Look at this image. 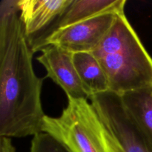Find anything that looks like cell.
Masks as SVG:
<instances>
[{
	"label": "cell",
	"instance_id": "cell-1",
	"mask_svg": "<svg viewBox=\"0 0 152 152\" xmlns=\"http://www.w3.org/2000/svg\"><path fill=\"white\" fill-rule=\"evenodd\" d=\"M21 22L17 0L0 4V137L22 138L42 132L43 80Z\"/></svg>",
	"mask_w": 152,
	"mask_h": 152
},
{
	"label": "cell",
	"instance_id": "cell-2",
	"mask_svg": "<svg viewBox=\"0 0 152 152\" xmlns=\"http://www.w3.org/2000/svg\"><path fill=\"white\" fill-rule=\"evenodd\" d=\"M92 53L108 77L110 91L122 95L152 86V57L125 12L117 14L111 31Z\"/></svg>",
	"mask_w": 152,
	"mask_h": 152
},
{
	"label": "cell",
	"instance_id": "cell-3",
	"mask_svg": "<svg viewBox=\"0 0 152 152\" xmlns=\"http://www.w3.org/2000/svg\"><path fill=\"white\" fill-rule=\"evenodd\" d=\"M42 132L60 141L71 152H123L88 99L68 98L59 117L45 115Z\"/></svg>",
	"mask_w": 152,
	"mask_h": 152
},
{
	"label": "cell",
	"instance_id": "cell-4",
	"mask_svg": "<svg viewBox=\"0 0 152 152\" xmlns=\"http://www.w3.org/2000/svg\"><path fill=\"white\" fill-rule=\"evenodd\" d=\"M117 14L105 13L58 30L45 39L35 52L48 45H53L71 53H92L111 31Z\"/></svg>",
	"mask_w": 152,
	"mask_h": 152
},
{
	"label": "cell",
	"instance_id": "cell-5",
	"mask_svg": "<svg viewBox=\"0 0 152 152\" xmlns=\"http://www.w3.org/2000/svg\"><path fill=\"white\" fill-rule=\"evenodd\" d=\"M89 99L123 152H152L151 147L128 115L120 95L107 91L94 95Z\"/></svg>",
	"mask_w": 152,
	"mask_h": 152
},
{
	"label": "cell",
	"instance_id": "cell-6",
	"mask_svg": "<svg viewBox=\"0 0 152 152\" xmlns=\"http://www.w3.org/2000/svg\"><path fill=\"white\" fill-rule=\"evenodd\" d=\"M73 0H17L21 22L32 47L41 40Z\"/></svg>",
	"mask_w": 152,
	"mask_h": 152
},
{
	"label": "cell",
	"instance_id": "cell-7",
	"mask_svg": "<svg viewBox=\"0 0 152 152\" xmlns=\"http://www.w3.org/2000/svg\"><path fill=\"white\" fill-rule=\"evenodd\" d=\"M42 54L37 58L47 72V77L59 86L67 98L88 99L77 71L73 53L53 45H48L39 50Z\"/></svg>",
	"mask_w": 152,
	"mask_h": 152
},
{
	"label": "cell",
	"instance_id": "cell-8",
	"mask_svg": "<svg viewBox=\"0 0 152 152\" xmlns=\"http://www.w3.org/2000/svg\"><path fill=\"white\" fill-rule=\"evenodd\" d=\"M126 4V0H73L72 3L49 32L41 40L34 44L31 48L35 53L37 46L45 39L58 30L105 13H124Z\"/></svg>",
	"mask_w": 152,
	"mask_h": 152
},
{
	"label": "cell",
	"instance_id": "cell-9",
	"mask_svg": "<svg viewBox=\"0 0 152 152\" xmlns=\"http://www.w3.org/2000/svg\"><path fill=\"white\" fill-rule=\"evenodd\" d=\"M120 96L128 115L152 149V86Z\"/></svg>",
	"mask_w": 152,
	"mask_h": 152
},
{
	"label": "cell",
	"instance_id": "cell-10",
	"mask_svg": "<svg viewBox=\"0 0 152 152\" xmlns=\"http://www.w3.org/2000/svg\"><path fill=\"white\" fill-rule=\"evenodd\" d=\"M73 61L88 99L110 91L108 77L93 53H73Z\"/></svg>",
	"mask_w": 152,
	"mask_h": 152
},
{
	"label": "cell",
	"instance_id": "cell-11",
	"mask_svg": "<svg viewBox=\"0 0 152 152\" xmlns=\"http://www.w3.org/2000/svg\"><path fill=\"white\" fill-rule=\"evenodd\" d=\"M30 152H71L56 138L45 132L33 137Z\"/></svg>",
	"mask_w": 152,
	"mask_h": 152
},
{
	"label": "cell",
	"instance_id": "cell-12",
	"mask_svg": "<svg viewBox=\"0 0 152 152\" xmlns=\"http://www.w3.org/2000/svg\"><path fill=\"white\" fill-rule=\"evenodd\" d=\"M0 152H16L15 147L12 143V139L0 137Z\"/></svg>",
	"mask_w": 152,
	"mask_h": 152
}]
</instances>
